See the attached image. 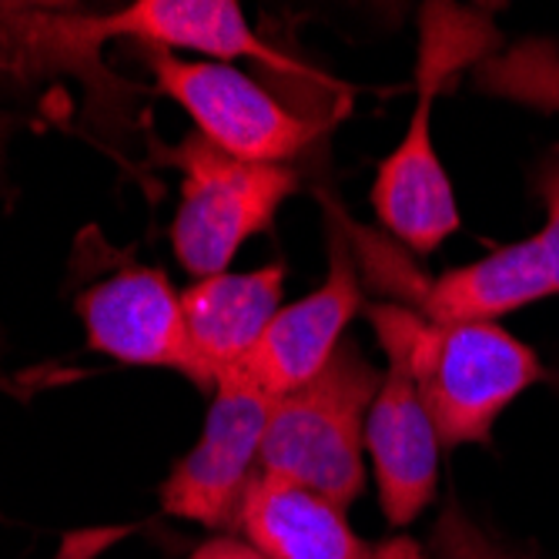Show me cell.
Returning <instances> with one entry per match:
<instances>
[{"mask_svg": "<svg viewBox=\"0 0 559 559\" xmlns=\"http://www.w3.org/2000/svg\"><path fill=\"white\" fill-rule=\"evenodd\" d=\"M285 265L272 262L255 272H222L198 278L181 292L185 325L209 392L215 382L245 362L269 322L282 309Z\"/></svg>", "mask_w": 559, "mask_h": 559, "instance_id": "cell-11", "label": "cell"}, {"mask_svg": "<svg viewBox=\"0 0 559 559\" xmlns=\"http://www.w3.org/2000/svg\"><path fill=\"white\" fill-rule=\"evenodd\" d=\"M84 342L121 366L168 369L209 392L188 338L181 292L162 269L128 265L78 298Z\"/></svg>", "mask_w": 559, "mask_h": 559, "instance_id": "cell-7", "label": "cell"}, {"mask_svg": "<svg viewBox=\"0 0 559 559\" xmlns=\"http://www.w3.org/2000/svg\"><path fill=\"white\" fill-rule=\"evenodd\" d=\"M362 305L366 298L348 245L332 241L329 278L305 298L282 305L259 345L222 379H238L272 402L305 389L325 372L335 352L345 345V332L352 319L362 312Z\"/></svg>", "mask_w": 559, "mask_h": 559, "instance_id": "cell-8", "label": "cell"}, {"mask_svg": "<svg viewBox=\"0 0 559 559\" xmlns=\"http://www.w3.org/2000/svg\"><path fill=\"white\" fill-rule=\"evenodd\" d=\"M369 319L385 359L413 376L449 449L489 442L496 419L543 379L539 355L499 322L442 325L405 305H376Z\"/></svg>", "mask_w": 559, "mask_h": 559, "instance_id": "cell-1", "label": "cell"}, {"mask_svg": "<svg viewBox=\"0 0 559 559\" xmlns=\"http://www.w3.org/2000/svg\"><path fill=\"white\" fill-rule=\"evenodd\" d=\"M533 191L539 194L543 209H546V222L533 235V245L539 248V255L549 269V278L556 285V295H559V147L549 151V155L539 162V168L533 175Z\"/></svg>", "mask_w": 559, "mask_h": 559, "instance_id": "cell-15", "label": "cell"}, {"mask_svg": "<svg viewBox=\"0 0 559 559\" xmlns=\"http://www.w3.org/2000/svg\"><path fill=\"white\" fill-rule=\"evenodd\" d=\"M235 526L272 559H385L392 552L355 536L338 502L262 469L241 496Z\"/></svg>", "mask_w": 559, "mask_h": 559, "instance_id": "cell-10", "label": "cell"}, {"mask_svg": "<svg viewBox=\"0 0 559 559\" xmlns=\"http://www.w3.org/2000/svg\"><path fill=\"white\" fill-rule=\"evenodd\" d=\"M165 162L181 171L171 251L194 282L228 272L235 251L272 228L285 198L298 188L292 168L228 158L194 131L165 151Z\"/></svg>", "mask_w": 559, "mask_h": 559, "instance_id": "cell-4", "label": "cell"}, {"mask_svg": "<svg viewBox=\"0 0 559 559\" xmlns=\"http://www.w3.org/2000/svg\"><path fill=\"white\" fill-rule=\"evenodd\" d=\"M439 432L416 392L413 376L389 362L366 423L376 492L389 526H409L432 502L439 483Z\"/></svg>", "mask_w": 559, "mask_h": 559, "instance_id": "cell-9", "label": "cell"}, {"mask_svg": "<svg viewBox=\"0 0 559 559\" xmlns=\"http://www.w3.org/2000/svg\"><path fill=\"white\" fill-rule=\"evenodd\" d=\"M496 31L486 17L460 8H426L423 11V47H419V87L409 131L379 165L372 181V209L379 225L399 238L416 255L432 251L460 231V205L452 181L436 155L432 141V105L442 81L463 64H479L492 55Z\"/></svg>", "mask_w": 559, "mask_h": 559, "instance_id": "cell-2", "label": "cell"}, {"mask_svg": "<svg viewBox=\"0 0 559 559\" xmlns=\"http://www.w3.org/2000/svg\"><path fill=\"white\" fill-rule=\"evenodd\" d=\"M272 405L238 379L215 382L205 429L162 483V510L168 516L212 530L235 523L248 483L262 469Z\"/></svg>", "mask_w": 559, "mask_h": 559, "instance_id": "cell-6", "label": "cell"}, {"mask_svg": "<svg viewBox=\"0 0 559 559\" xmlns=\"http://www.w3.org/2000/svg\"><path fill=\"white\" fill-rule=\"evenodd\" d=\"M382 372L352 338L319 379L278 399L262 442V473L312 489L342 510L366 486V423Z\"/></svg>", "mask_w": 559, "mask_h": 559, "instance_id": "cell-3", "label": "cell"}, {"mask_svg": "<svg viewBox=\"0 0 559 559\" xmlns=\"http://www.w3.org/2000/svg\"><path fill=\"white\" fill-rule=\"evenodd\" d=\"M188 559H272V556H265L262 549H255L248 539H238V536H212Z\"/></svg>", "mask_w": 559, "mask_h": 559, "instance_id": "cell-16", "label": "cell"}, {"mask_svg": "<svg viewBox=\"0 0 559 559\" xmlns=\"http://www.w3.org/2000/svg\"><path fill=\"white\" fill-rule=\"evenodd\" d=\"M155 91L194 121V134L228 158L251 165H285L319 138V124L298 118L278 100L222 61H188L171 50H144Z\"/></svg>", "mask_w": 559, "mask_h": 559, "instance_id": "cell-5", "label": "cell"}, {"mask_svg": "<svg viewBox=\"0 0 559 559\" xmlns=\"http://www.w3.org/2000/svg\"><path fill=\"white\" fill-rule=\"evenodd\" d=\"M556 295L549 269L533 238L502 245L486 259L449 269L419 292V312L429 322H499L526 305Z\"/></svg>", "mask_w": 559, "mask_h": 559, "instance_id": "cell-13", "label": "cell"}, {"mask_svg": "<svg viewBox=\"0 0 559 559\" xmlns=\"http://www.w3.org/2000/svg\"><path fill=\"white\" fill-rule=\"evenodd\" d=\"M87 37H131L144 50H194L201 61L231 64L238 58L275 64V55L245 21L235 0H138V4L105 14L74 17Z\"/></svg>", "mask_w": 559, "mask_h": 559, "instance_id": "cell-12", "label": "cell"}, {"mask_svg": "<svg viewBox=\"0 0 559 559\" xmlns=\"http://www.w3.org/2000/svg\"><path fill=\"white\" fill-rule=\"evenodd\" d=\"M476 84L486 94L516 100L536 111H559V47L543 37L520 40L502 55L476 64Z\"/></svg>", "mask_w": 559, "mask_h": 559, "instance_id": "cell-14", "label": "cell"}]
</instances>
